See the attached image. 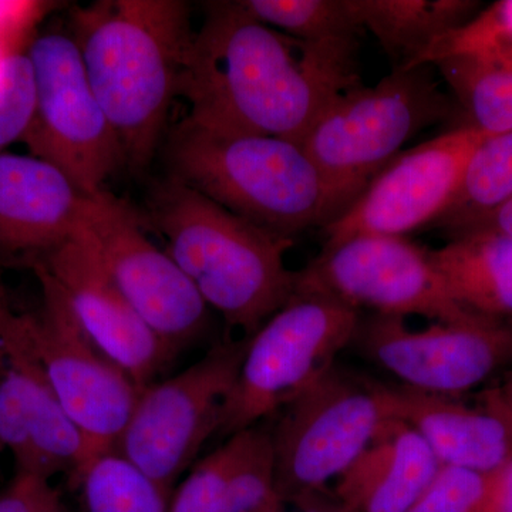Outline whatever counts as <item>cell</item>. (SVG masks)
<instances>
[{
	"instance_id": "6da1fadb",
	"label": "cell",
	"mask_w": 512,
	"mask_h": 512,
	"mask_svg": "<svg viewBox=\"0 0 512 512\" xmlns=\"http://www.w3.org/2000/svg\"><path fill=\"white\" fill-rule=\"evenodd\" d=\"M205 10L177 90L195 126L301 144L326 107L362 83L359 47L285 35L248 15L239 0L208 2Z\"/></svg>"
},
{
	"instance_id": "7a4b0ae2",
	"label": "cell",
	"mask_w": 512,
	"mask_h": 512,
	"mask_svg": "<svg viewBox=\"0 0 512 512\" xmlns=\"http://www.w3.org/2000/svg\"><path fill=\"white\" fill-rule=\"evenodd\" d=\"M69 28L124 167L146 170L194 40L190 8L180 0H96L70 9Z\"/></svg>"
},
{
	"instance_id": "3957f363",
	"label": "cell",
	"mask_w": 512,
	"mask_h": 512,
	"mask_svg": "<svg viewBox=\"0 0 512 512\" xmlns=\"http://www.w3.org/2000/svg\"><path fill=\"white\" fill-rule=\"evenodd\" d=\"M143 218L163 235L165 251L208 308L245 336L295 293L296 272L285 264L293 238L232 214L174 175L154 185Z\"/></svg>"
},
{
	"instance_id": "277c9868",
	"label": "cell",
	"mask_w": 512,
	"mask_h": 512,
	"mask_svg": "<svg viewBox=\"0 0 512 512\" xmlns=\"http://www.w3.org/2000/svg\"><path fill=\"white\" fill-rule=\"evenodd\" d=\"M167 157L175 178L275 234L293 238L339 215L325 175L295 141L184 120L171 134Z\"/></svg>"
},
{
	"instance_id": "5b68a950",
	"label": "cell",
	"mask_w": 512,
	"mask_h": 512,
	"mask_svg": "<svg viewBox=\"0 0 512 512\" xmlns=\"http://www.w3.org/2000/svg\"><path fill=\"white\" fill-rule=\"evenodd\" d=\"M431 67L393 70L375 86L350 87L303 138L301 146L325 175L339 215L410 138L453 113Z\"/></svg>"
},
{
	"instance_id": "8992f818",
	"label": "cell",
	"mask_w": 512,
	"mask_h": 512,
	"mask_svg": "<svg viewBox=\"0 0 512 512\" xmlns=\"http://www.w3.org/2000/svg\"><path fill=\"white\" fill-rule=\"evenodd\" d=\"M360 312L319 295L295 292L254 335L222 407L218 437L255 427L301 396L352 345Z\"/></svg>"
},
{
	"instance_id": "52a82bcc",
	"label": "cell",
	"mask_w": 512,
	"mask_h": 512,
	"mask_svg": "<svg viewBox=\"0 0 512 512\" xmlns=\"http://www.w3.org/2000/svg\"><path fill=\"white\" fill-rule=\"evenodd\" d=\"M390 419L384 383L333 366L282 409L272 434L282 503L320 507L318 498Z\"/></svg>"
},
{
	"instance_id": "ba28073f",
	"label": "cell",
	"mask_w": 512,
	"mask_h": 512,
	"mask_svg": "<svg viewBox=\"0 0 512 512\" xmlns=\"http://www.w3.org/2000/svg\"><path fill=\"white\" fill-rule=\"evenodd\" d=\"M26 55L35 77V111L23 143L30 156L55 165L83 194H99L124 158L79 47L69 30H46L30 40Z\"/></svg>"
},
{
	"instance_id": "9c48e42d",
	"label": "cell",
	"mask_w": 512,
	"mask_h": 512,
	"mask_svg": "<svg viewBox=\"0 0 512 512\" xmlns=\"http://www.w3.org/2000/svg\"><path fill=\"white\" fill-rule=\"evenodd\" d=\"M247 346L248 336L218 343L178 375L143 387L116 451L173 493L202 446L217 436Z\"/></svg>"
},
{
	"instance_id": "30bf717a",
	"label": "cell",
	"mask_w": 512,
	"mask_h": 512,
	"mask_svg": "<svg viewBox=\"0 0 512 512\" xmlns=\"http://www.w3.org/2000/svg\"><path fill=\"white\" fill-rule=\"evenodd\" d=\"M295 292L319 293L376 315L491 322L461 308L431 261L430 249L404 237L360 235L323 247L318 258L296 272Z\"/></svg>"
},
{
	"instance_id": "8fae6325",
	"label": "cell",
	"mask_w": 512,
	"mask_h": 512,
	"mask_svg": "<svg viewBox=\"0 0 512 512\" xmlns=\"http://www.w3.org/2000/svg\"><path fill=\"white\" fill-rule=\"evenodd\" d=\"M39 309L23 311L26 330L64 412L89 444L92 460L116 450L140 387L89 338L55 282L32 269Z\"/></svg>"
},
{
	"instance_id": "7c38bea8",
	"label": "cell",
	"mask_w": 512,
	"mask_h": 512,
	"mask_svg": "<svg viewBox=\"0 0 512 512\" xmlns=\"http://www.w3.org/2000/svg\"><path fill=\"white\" fill-rule=\"evenodd\" d=\"M86 227L114 284L174 356L204 332L210 308L170 254L147 237L136 208L100 191L90 197Z\"/></svg>"
},
{
	"instance_id": "4fadbf2b",
	"label": "cell",
	"mask_w": 512,
	"mask_h": 512,
	"mask_svg": "<svg viewBox=\"0 0 512 512\" xmlns=\"http://www.w3.org/2000/svg\"><path fill=\"white\" fill-rule=\"evenodd\" d=\"M350 346L403 386L456 397L512 363V326L433 323L412 329L403 318L375 315L360 318Z\"/></svg>"
},
{
	"instance_id": "5bb4252c",
	"label": "cell",
	"mask_w": 512,
	"mask_h": 512,
	"mask_svg": "<svg viewBox=\"0 0 512 512\" xmlns=\"http://www.w3.org/2000/svg\"><path fill=\"white\" fill-rule=\"evenodd\" d=\"M490 134L457 127L393 158L339 217L322 228L325 247L360 235L404 237L433 227Z\"/></svg>"
},
{
	"instance_id": "9a60e30c",
	"label": "cell",
	"mask_w": 512,
	"mask_h": 512,
	"mask_svg": "<svg viewBox=\"0 0 512 512\" xmlns=\"http://www.w3.org/2000/svg\"><path fill=\"white\" fill-rule=\"evenodd\" d=\"M35 268L52 278L84 332L140 389L174 359L114 284L86 224Z\"/></svg>"
},
{
	"instance_id": "2e32d148",
	"label": "cell",
	"mask_w": 512,
	"mask_h": 512,
	"mask_svg": "<svg viewBox=\"0 0 512 512\" xmlns=\"http://www.w3.org/2000/svg\"><path fill=\"white\" fill-rule=\"evenodd\" d=\"M90 195L55 165L0 154V265L32 268L86 224Z\"/></svg>"
},
{
	"instance_id": "e0dca14e",
	"label": "cell",
	"mask_w": 512,
	"mask_h": 512,
	"mask_svg": "<svg viewBox=\"0 0 512 512\" xmlns=\"http://www.w3.org/2000/svg\"><path fill=\"white\" fill-rule=\"evenodd\" d=\"M390 419L403 421L426 441L441 466L491 473L512 460V414L497 389L480 404L384 383Z\"/></svg>"
},
{
	"instance_id": "ac0fdd59",
	"label": "cell",
	"mask_w": 512,
	"mask_h": 512,
	"mask_svg": "<svg viewBox=\"0 0 512 512\" xmlns=\"http://www.w3.org/2000/svg\"><path fill=\"white\" fill-rule=\"evenodd\" d=\"M0 376L19 393L33 440L50 477L66 474L70 484L92 461L89 444L64 412L37 357L23 311L15 308L0 282Z\"/></svg>"
},
{
	"instance_id": "d6986e66",
	"label": "cell",
	"mask_w": 512,
	"mask_h": 512,
	"mask_svg": "<svg viewBox=\"0 0 512 512\" xmlns=\"http://www.w3.org/2000/svg\"><path fill=\"white\" fill-rule=\"evenodd\" d=\"M441 468L426 441L389 419L335 483L340 512H409Z\"/></svg>"
},
{
	"instance_id": "ffe728a7",
	"label": "cell",
	"mask_w": 512,
	"mask_h": 512,
	"mask_svg": "<svg viewBox=\"0 0 512 512\" xmlns=\"http://www.w3.org/2000/svg\"><path fill=\"white\" fill-rule=\"evenodd\" d=\"M430 256L461 308L491 322H512V238L470 232L433 249Z\"/></svg>"
},
{
	"instance_id": "44dd1931",
	"label": "cell",
	"mask_w": 512,
	"mask_h": 512,
	"mask_svg": "<svg viewBox=\"0 0 512 512\" xmlns=\"http://www.w3.org/2000/svg\"><path fill=\"white\" fill-rule=\"evenodd\" d=\"M360 28L383 47L393 70L410 69L434 40L473 18L468 0H349Z\"/></svg>"
},
{
	"instance_id": "7402d4cb",
	"label": "cell",
	"mask_w": 512,
	"mask_h": 512,
	"mask_svg": "<svg viewBox=\"0 0 512 512\" xmlns=\"http://www.w3.org/2000/svg\"><path fill=\"white\" fill-rule=\"evenodd\" d=\"M512 200V131L490 134L470 161L450 207L433 228L458 237Z\"/></svg>"
},
{
	"instance_id": "603a6c76",
	"label": "cell",
	"mask_w": 512,
	"mask_h": 512,
	"mask_svg": "<svg viewBox=\"0 0 512 512\" xmlns=\"http://www.w3.org/2000/svg\"><path fill=\"white\" fill-rule=\"evenodd\" d=\"M448 84L464 121L485 134L512 131V66L470 56H453L433 64Z\"/></svg>"
},
{
	"instance_id": "cb8c5ba5",
	"label": "cell",
	"mask_w": 512,
	"mask_h": 512,
	"mask_svg": "<svg viewBox=\"0 0 512 512\" xmlns=\"http://www.w3.org/2000/svg\"><path fill=\"white\" fill-rule=\"evenodd\" d=\"M70 485L84 512H168L173 494L116 450L94 457Z\"/></svg>"
},
{
	"instance_id": "d4e9b609",
	"label": "cell",
	"mask_w": 512,
	"mask_h": 512,
	"mask_svg": "<svg viewBox=\"0 0 512 512\" xmlns=\"http://www.w3.org/2000/svg\"><path fill=\"white\" fill-rule=\"evenodd\" d=\"M252 18L303 42L359 47L349 0H239Z\"/></svg>"
},
{
	"instance_id": "484cf974",
	"label": "cell",
	"mask_w": 512,
	"mask_h": 512,
	"mask_svg": "<svg viewBox=\"0 0 512 512\" xmlns=\"http://www.w3.org/2000/svg\"><path fill=\"white\" fill-rule=\"evenodd\" d=\"M229 512H281L271 430L251 427L227 439Z\"/></svg>"
},
{
	"instance_id": "4316f807",
	"label": "cell",
	"mask_w": 512,
	"mask_h": 512,
	"mask_svg": "<svg viewBox=\"0 0 512 512\" xmlns=\"http://www.w3.org/2000/svg\"><path fill=\"white\" fill-rule=\"evenodd\" d=\"M453 56L477 57L512 66V0H500L478 10L463 26L434 40L412 67L433 66Z\"/></svg>"
},
{
	"instance_id": "83f0119b",
	"label": "cell",
	"mask_w": 512,
	"mask_h": 512,
	"mask_svg": "<svg viewBox=\"0 0 512 512\" xmlns=\"http://www.w3.org/2000/svg\"><path fill=\"white\" fill-rule=\"evenodd\" d=\"M35 111V77L26 50L0 56V154L22 141Z\"/></svg>"
},
{
	"instance_id": "f1b7e54d",
	"label": "cell",
	"mask_w": 512,
	"mask_h": 512,
	"mask_svg": "<svg viewBox=\"0 0 512 512\" xmlns=\"http://www.w3.org/2000/svg\"><path fill=\"white\" fill-rule=\"evenodd\" d=\"M493 471L441 466L409 512H488Z\"/></svg>"
},
{
	"instance_id": "f546056e",
	"label": "cell",
	"mask_w": 512,
	"mask_h": 512,
	"mask_svg": "<svg viewBox=\"0 0 512 512\" xmlns=\"http://www.w3.org/2000/svg\"><path fill=\"white\" fill-rule=\"evenodd\" d=\"M228 441L192 468L171 494L168 512H229Z\"/></svg>"
},
{
	"instance_id": "4dcf8cb0",
	"label": "cell",
	"mask_w": 512,
	"mask_h": 512,
	"mask_svg": "<svg viewBox=\"0 0 512 512\" xmlns=\"http://www.w3.org/2000/svg\"><path fill=\"white\" fill-rule=\"evenodd\" d=\"M59 491L50 478L18 471L9 487L0 494V512H49L59 501Z\"/></svg>"
},
{
	"instance_id": "1f68e13d",
	"label": "cell",
	"mask_w": 512,
	"mask_h": 512,
	"mask_svg": "<svg viewBox=\"0 0 512 512\" xmlns=\"http://www.w3.org/2000/svg\"><path fill=\"white\" fill-rule=\"evenodd\" d=\"M53 5L55 3L0 2V56L26 50L23 43Z\"/></svg>"
},
{
	"instance_id": "d6a6232c",
	"label": "cell",
	"mask_w": 512,
	"mask_h": 512,
	"mask_svg": "<svg viewBox=\"0 0 512 512\" xmlns=\"http://www.w3.org/2000/svg\"><path fill=\"white\" fill-rule=\"evenodd\" d=\"M488 512H512V460L493 471Z\"/></svg>"
},
{
	"instance_id": "836d02e7",
	"label": "cell",
	"mask_w": 512,
	"mask_h": 512,
	"mask_svg": "<svg viewBox=\"0 0 512 512\" xmlns=\"http://www.w3.org/2000/svg\"><path fill=\"white\" fill-rule=\"evenodd\" d=\"M480 231L497 232V234L512 238V200L485 217L483 221L478 222L473 228L468 229L464 234Z\"/></svg>"
},
{
	"instance_id": "e575fe53",
	"label": "cell",
	"mask_w": 512,
	"mask_h": 512,
	"mask_svg": "<svg viewBox=\"0 0 512 512\" xmlns=\"http://www.w3.org/2000/svg\"><path fill=\"white\" fill-rule=\"evenodd\" d=\"M498 393H500L501 399L504 400L505 406L508 407L512 414V373L511 376L505 380V383L501 387H497Z\"/></svg>"
},
{
	"instance_id": "d590c367",
	"label": "cell",
	"mask_w": 512,
	"mask_h": 512,
	"mask_svg": "<svg viewBox=\"0 0 512 512\" xmlns=\"http://www.w3.org/2000/svg\"><path fill=\"white\" fill-rule=\"evenodd\" d=\"M281 512H289L286 511L285 508ZM292 512H340V511H333V510H326V508L322 507H312V508H298V511H292Z\"/></svg>"
},
{
	"instance_id": "8d00e7d4",
	"label": "cell",
	"mask_w": 512,
	"mask_h": 512,
	"mask_svg": "<svg viewBox=\"0 0 512 512\" xmlns=\"http://www.w3.org/2000/svg\"><path fill=\"white\" fill-rule=\"evenodd\" d=\"M49 512H67V510L66 507H64L63 501L60 500Z\"/></svg>"
}]
</instances>
